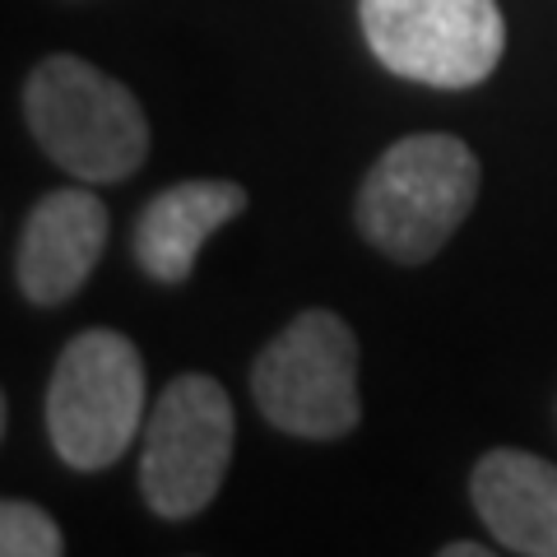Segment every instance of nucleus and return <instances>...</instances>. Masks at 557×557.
<instances>
[{
	"label": "nucleus",
	"mask_w": 557,
	"mask_h": 557,
	"mask_svg": "<svg viewBox=\"0 0 557 557\" xmlns=\"http://www.w3.org/2000/svg\"><path fill=\"white\" fill-rule=\"evenodd\" d=\"M102 247H108V209L94 190H51L33 205L20 237V288L28 302L61 307L94 274Z\"/></svg>",
	"instance_id": "nucleus-7"
},
{
	"label": "nucleus",
	"mask_w": 557,
	"mask_h": 557,
	"mask_svg": "<svg viewBox=\"0 0 557 557\" xmlns=\"http://www.w3.org/2000/svg\"><path fill=\"white\" fill-rule=\"evenodd\" d=\"M145 428V362L116 330L75 335L47 381V437L70 469H108Z\"/></svg>",
	"instance_id": "nucleus-4"
},
{
	"label": "nucleus",
	"mask_w": 557,
	"mask_h": 557,
	"mask_svg": "<svg viewBox=\"0 0 557 557\" xmlns=\"http://www.w3.org/2000/svg\"><path fill=\"white\" fill-rule=\"evenodd\" d=\"M483 553H487L483 544H446L442 548V557H483Z\"/></svg>",
	"instance_id": "nucleus-11"
},
{
	"label": "nucleus",
	"mask_w": 557,
	"mask_h": 557,
	"mask_svg": "<svg viewBox=\"0 0 557 557\" xmlns=\"http://www.w3.org/2000/svg\"><path fill=\"white\" fill-rule=\"evenodd\" d=\"M24 112L42 153L79 182H121L149 153V121L139 98L70 51L47 57L28 75Z\"/></svg>",
	"instance_id": "nucleus-2"
},
{
	"label": "nucleus",
	"mask_w": 557,
	"mask_h": 557,
	"mask_svg": "<svg viewBox=\"0 0 557 557\" xmlns=\"http://www.w3.org/2000/svg\"><path fill=\"white\" fill-rule=\"evenodd\" d=\"M0 553L5 557H61L65 539H61V525L42 507L10 497L0 507Z\"/></svg>",
	"instance_id": "nucleus-10"
},
{
	"label": "nucleus",
	"mask_w": 557,
	"mask_h": 557,
	"mask_svg": "<svg viewBox=\"0 0 557 557\" xmlns=\"http://www.w3.org/2000/svg\"><path fill=\"white\" fill-rule=\"evenodd\" d=\"M479 200V159L456 135H409L372 163L358 190V228L381 256L423 265Z\"/></svg>",
	"instance_id": "nucleus-1"
},
{
	"label": "nucleus",
	"mask_w": 557,
	"mask_h": 557,
	"mask_svg": "<svg viewBox=\"0 0 557 557\" xmlns=\"http://www.w3.org/2000/svg\"><path fill=\"white\" fill-rule=\"evenodd\" d=\"M233 399L214 376L186 372L159 395L145 446H139V493L163 520H186L219 497L233 465Z\"/></svg>",
	"instance_id": "nucleus-6"
},
{
	"label": "nucleus",
	"mask_w": 557,
	"mask_h": 557,
	"mask_svg": "<svg viewBox=\"0 0 557 557\" xmlns=\"http://www.w3.org/2000/svg\"><path fill=\"white\" fill-rule=\"evenodd\" d=\"M247 209L237 182H182L153 196L135 223V260L159 284H182L196 270V256L223 223Z\"/></svg>",
	"instance_id": "nucleus-9"
},
{
	"label": "nucleus",
	"mask_w": 557,
	"mask_h": 557,
	"mask_svg": "<svg viewBox=\"0 0 557 557\" xmlns=\"http://www.w3.org/2000/svg\"><path fill=\"white\" fill-rule=\"evenodd\" d=\"M362 38L399 79L474 89L507 51L497 0H358Z\"/></svg>",
	"instance_id": "nucleus-5"
},
{
	"label": "nucleus",
	"mask_w": 557,
	"mask_h": 557,
	"mask_svg": "<svg viewBox=\"0 0 557 557\" xmlns=\"http://www.w3.org/2000/svg\"><path fill=\"white\" fill-rule=\"evenodd\" d=\"M251 399L270 428L307 442H335L358 428V339L335 311L311 307L260 348Z\"/></svg>",
	"instance_id": "nucleus-3"
},
{
	"label": "nucleus",
	"mask_w": 557,
	"mask_h": 557,
	"mask_svg": "<svg viewBox=\"0 0 557 557\" xmlns=\"http://www.w3.org/2000/svg\"><path fill=\"white\" fill-rule=\"evenodd\" d=\"M469 497L502 548L557 557V465L530 450H487L474 465Z\"/></svg>",
	"instance_id": "nucleus-8"
}]
</instances>
